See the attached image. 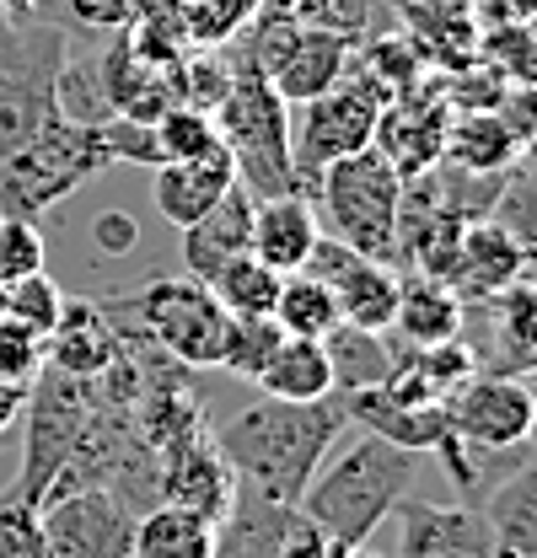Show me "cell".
<instances>
[{
    "mask_svg": "<svg viewBox=\"0 0 537 558\" xmlns=\"http://www.w3.org/2000/svg\"><path fill=\"white\" fill-rule=\"evenodd\" d=\"M329 360H334V387L360 392V387H382L393 376V344H382V333L371 328H349L338 323L334 333L323 339Z\"/></svg>",
    "mask_w": 537,
    "mask_h": 558,
    "instance_id": "cell-29",
    "label": "cell"
},
{
    "mask_svg": "<svg viewBox=\"0 0 537 558\" xmlns=\"http://www.w3.org/2000/svg\"><path fill=\"white\" fill-rule=\"evenodd\" d=\"M463 323H468L463 295H457L446 279L414 275L408 284H398V312H393V328H398V339H408L414 349L463 339Z\"/></svg>",
    "mask_w": 537,
    "mask_h": 558,
    "instance_id": "cell-25",
    "label": "cell"
},
{
    "mask_svg": "<svg viewBox=\"0 0 537 558\" xmlns=\"http://www.w3.org/2000/svg\"><path fill=\"white\" fill-rule=\"evenodd\" d=\"M44 515V558H130L134 510L103 484L60 488L38 505Z\"/></svg>",
    "mask_w": 537,
    "mask_h": 558,
    "instance_id": "cell-10",
    "label": "cell"
},
{
    "mask_svg": "<svg viewBox=\"0 0 537 558\" xmlns=\"http://www.w3.org/2000/svg\"><path fill=\"white\" fill-rule=\"evenodd\" d=\"M156 145H162V161H183V156H204L220 145L215 130V113H200L189 102H172L162 119H156Z\"/></svg>",
    "mask_w": 537,
    "mask_h": 558,
    "instance_id": "cell-33",
    "label": "cell"
},
{
    "mask_svg": "<svg viewBox=\"0 0 537 558\" xmlns=\"http://www.w3.org/2000/svg\"><path fill=\"white\" fill-rule=\"evenodd\" d=\"M500 5H505L516 22H533V16H537V0H500Z\"/></svg>",
    "mask_w": 537,
    "mask_h": 558,
    "instance_id": "cell-43",
    "label": "cell"
},
{
    "mask_svg": "<svg viewBox=\"0 0 537 558\" xmlns=\"http://www.w3.org/2000/svg\"><path fill=\"white\" fill-rule=\"evenodd\" d=\"M92 247H97L103 258H130L134 247H140L134 215H124V209H103V215L92 220Z\"/></svg>",
    "mask_w": 537,
    "mask_h": 558,
    "instance_id": "cell-39",
    "label": "cell"
},
{
    "mask_svg": "<svg viewBox=\"0 0 537 558\" xmlns=\"http://www.w3.org/2000/svg\"><path fill=\"white\" fill-rule=\"evenodd\" d=\"M494 543L511 558H537V446L489 488V499L478 505Z\"/></svg>",
    "mask_w": 537,
    "mask_h": 558,
    "instance_id": "cell-24",
    "label": "cell"
},
{
    "mask_svg": "<svg viewBox=\"0 0 537 558\" xmlns=\"http://www.w3.org/2000/svg\"><path fill=\"white\" fill-rule=\"evenodd\" d=\"M516 150H522V145L494 119V108L457 113V130L441 135V156H452L457 172H505V167L516 161Z\"/></svg>",
    "mask_w": 537,
    "mask_h": 558,
    "instance_id": "cell-28",
    "label": "cell"
},
{
    "mask_svg": "<svg viewBox=\"0 0 537 558\" xmlns=\"http://www.w3.org/2000/svg\"><path fill=\"white\" fill-rule=\"evenodd\" d=\"M60 306H65V295H60V284L44 275V269L38 275H22V279H5V290H0V317H16V323H27L38 333L55 328Z\"/></svg>",
    "mask_w": 537,
    "mask_h": 558,
    "instance_id": "cell-34",
    "label": "cell"
},
{
    "mask_svg": "<svg viewBox=\"0 0 537 558\" xmlns=\"http://www.w3.org/2000/svg\"><path fill=\"white\" fill-rule=\"evenodd\" d=\"M382 108H387V92L355 65V60H349V70H344L338 86L318 92L312 102H296V108H290V167H296V194L312 199L318 178H323L334 161L366 150V145L377 140Z\"/></svg>",
    "mask_w": 537,
    "mask_h": 558,
    "instance_id": "cell-6",
    "label": "cell"
},
{
    "mask_svg": "<svg viewBox=\"0 0 537 558\" xmlns=\"http://www.w3.org/2000/svg\"><path fill=\"white\" fill-rule=\"evenodd\" d=\"M22 403H27V387H5V381H0V435H5V429H16Z\"/></svg>",
    "mask_w": 537,
    "mask_h": 558,
    "instance_id": "cell-42",
    "label": "cell"
},
{
    "mask_svg": "<svg viewBox=\"0 0 537 558\" xmlns=\"http://www.w3.org/2000/svg\"><path fill=\"white\" fill-rule=\"evenodd\" d=\"M419 473V451H403L382 435H355L349 446H334L312 484L301 488L296 510L344 548L371 543V532L408 499V484Z\"/></svg>",
    "mask_w": 537,
    "mask_h": 558,
    "instance_id": "cell-2",
    "label": "cell"
},
{
    "mask_svg": "<svg viewBox=\"0 0 537 558\" xmlns=\"http://www.w3.org/2000/svg\"><path fill=\"white\" fill-rule=\"evenodd\" d=\"M130 558H215V521L156 499L145 515H134V554Z\"/></svg>",
    "mask_w": 537,
    "mask_h": 558,
    "instance_id": "cell-27",
    "label": "cell"
},
{
    "mask_svg": "<svg viewBox=\"0 0 537 558\" xmlns=\"http://www.w3.org/2000/svg\"><path fill=\"white\" fill-rule=\"evenodd\" d=\"M318 236H323V220L307 194L253 199V258H264L274 275H301Z\"/></svg>",
    "mask_w": 537,
    "mask_h": 558,
    "instance_id": "cell-19",
    "label": "cell"
},
{
    "mask_svg": "<svg viewBox=\"0 0 537 558\" xmlns=\"http://www.w3.org/2000/svg\"><path fill=\"white\" fill-rule=\"evenodd\" d=\"M44 365L65 371L75 381H97L119 365V339L108 328V317L92 306V301H65L55 328H49V344H44Z\"/></svg>",
    "mask_w": 537,
    "mask_h": 558,
    "instance_id": "cell-21",
    "label": "cell"
},
{
    "mask_svg": "<svg viewBox=\"0 0 537 558\" xmlns=\"http://www.w3.org/2000/svg\"><path fill=\"white\" fill-rule=\"evenodd\" d=\"M484 323H489V349L473 354V371H494V376H527L537 365V279L522 275L505 284L500 295L478 301Z\"/></svg>",
    "mask_w": 537,
    "mask_h": 558,
    "instance_id": "cell-16",
    "label": "cell"
},
{
    "mask_svg": "<svg viewBox=\"0 0 537 558\" xmlns=\"http://www.w3.org/2000/svg\"><path fill=\"white\" fill-rule=\"evenodd\" d=\"M355 60V44L338 38V33H323V27H307L290 38V49L279 54V65L268 70V86L296 108V102H312L318 92H329L344 81V70Z\"/></svg>",
    "mask_w": 537,
    "mask_h": 558,
    "instance_id": "cell-22",
    "label": "cell"
},
{
    "mask_svg": "<svg viewBox=\"0 0 537 558\" xmlns=\"http://www.w3.org/2000/svg\"><path fill=\"white\" fill-rule=\"evenodd\" d=\"M97 414V398H92V381H75L65 371L44 365L27 387V403H22V424H27V440H22V473H16V494L44 505V494L55 488V478L70 468L86 424Z\"/></svg>",
    "mask_w": 537,
    "mask_h": 558,
    "instance_id": "cell-8",
    "label": "cell"
},
{
    "mask_svg": "<svg viewBox=\"0 0 537 558\" xmlns=\"http://www.w3.org/2000/svg\"><path fill=\"white\" fill-rule=\"evenodd\" d=\"M522 381H527V392H533V409H537V365L527 371V376H522Z\"/></svg>",
    "mask_w": 537,
    "mask_h": 558,
    "instance_id": "cell-46",
    "label": "cell"
},
{
    "mask_svg": "<svg viewBox=\"0 0 537 558\" xmlns=\"http://www.w3.org/2000/svg\"><path fill=\"white\" fill-rule=\"evenodd\" d=\"M279 279L264 258H253V253H242V258H231V264H220L215 275L204 279L210 284V295L231 312V317H274V301H279Z\"/></svg>",
    "mask_w": 537,
    "mask_h": 558,
    "instance_id": "cell-31",
    "label": "cell"
},
{
    "mask_svg": "<svg viewBox=\"0 0 537 558\" xmlns=\"http://www.w3.org/2000/svg\"><path fill=\"white\" fill-rule=\"evenodd\" d=\"M49 258V242L38 231V220H22V215H0V279H22L38 275Z\"/></svg>",
    "mask_w": 537,
    "mask_h": 558,
    "instance_id": "cell-37",
    "label": "cell"
},
{
    "mask_svg": "<svg viewBox=\"0 0 537 558\" xmlns=\"http://www.w3.org/2000/svg\"><path fill=\"white\" fill-rule=\"evenodd\" d=\"M312 205H318V215H329V236H338L344 247H355L366 258H382V264L398 258L403 178L377 145L334 161L318 178Z\"/></svg>",
    "mask_w": 537,
    "mask_h": 558,
    "instance_id": "cell-5",
    "label": "cell"
},
{
    "mask_svg": "<svg viewBox=\"0 0 537 558\" xmlns=\"http://www.w3.org/2000/svg\"><path fill=\"white\" fill-rule=\"evenodd\" d=\"M344 398H318V403H285V398H259L253 409L231 414L215 429V451L231 462L237 484L296 505L323 457L344 435Z\"/></svg>",
    "mask_w": 537,
    "mask_h": 558,
    "instance_id": "cell-1",
    "label": "cell"
},
{
    "mask_svg": "<svg viewBox=\"0 0 537 558\" xmlns=\"http://www.w3.org/2000/svg\"><path fill=\"white\" fill-rule=\"evenodd\" d=\"M307 275H318L338 301V317L349 328H371V333H393V312H398V284L393 264L366 258L355 247H344L338 236H318Z\"/></svg>",
    "mask_w": 537,
    "mask_h": 558,
    "instance_id": "cell-12",
    "label": "cell"
},
{
    "mask_svg": "<svg viewBox=\"0 0 537 558\" xmlns=\"http://www.w3.org/2000/svg\"><path fill=\"white\" fill-rule=\"evenodd\" d=\"M253 253V194L242 183H231L220 194V205L204 209L194 226H183V269L189 279H210L220 264Z\"/></svg>",
    "mask_w": 537,
    "mask_h": 558,
    "instance_id": "cell-20",
    "label": "cell"
},
{
    "mask_svg": "<svg viewBox=\"0 0 537 558\" xmlns=\"http://www.w3.org/2000/svg\"><path fill=\"white\" fill-rule=\"evenodd\" d=\"M329 548H334V543H329V537H323V532H318L301 510H296V521L285 526V537H279L274 558H329Z\"/></svg>",
    "mask_w": 537,
    "mask_h": 558,
    "instance_id": "cell-40",
    "label": "cell"
},
{
    "mask_svg": "<svg viewBox=\"0 0 537 558\" xmlns=\"http://www.w3.org/2000/svg\"><path fill=\"white\" fill-rule=\"evenodd\" d=\"M231 183H237V167H231L226 145H215V150H204V156L162 161L156 178H151V199H156V215H162L172 231H183V226L200 220L204 209L220 205V194H226Z\"/></svg>",
    "mask_w": 537,
    "mask_h": 558,
    "instance_id": "cell-17",
    "label": "cell"
},
{
    "mask_svg": "<svg viewBox=\"0 0 537 558\" xmlns=\"http://www.w3.org/2000/svg\"><path fill=\"white\" fill-rule=\"evenodd\" d=\"M264 387V398H285V403H318V398H334V360L323 339H296L285 333L279 349L268 354V365L253 376Z\"/></svg>",
    "mask_w": 537,
    "mask_h": 558,
    "instance_id": "cell-26",
    "label": "cell"
},
{
    "mask_svg": "<svg viewBox=\"0 0 537 558\" xmlns=\"http://www.w3.org/2000/svg\"><path fill=\"white\" fill-rule=\"evenodd\" d=\"M527 258H533V247L511 226H500V220H468L463 236H457V258H452L446 284L463 301H489V295H500L505 284H516V279L527 275Z\"/></svg>",
    "mask_w": 537,
    "mask_h": 558,
    "instance_id": "cell-14",
    "label": "cell"
},
{
    "mask_svg": "<svg viewBox=\"0 0 537 558\" xmlns=\"http://www.w3.org/2000/svg\"><path fill=\"white\" fill-rule=\"evenodd\" d=\"M274 323L285 328V333H296V339H329L338 323V301L334 290L323 284L318 275H285L279 279V301H274Z\"/></svg>",
    "mask_w": 537,
    "mask_h": 558,
    "instance_id": "cell-30",
    "label": "cell"
},
{
    "mask_svg": "<svg viewBox=\"0 0 537 558\" xmlns=\"http://www.w3.org/2000/svg\"><path fill=\"white\" fill-rule=\"evenodd\" d=\"M446 429L468 435L478 446H522L533 440L537 429V409L533 392L522 376H494V371H468L446 398Z\"/></svg>",
    "mask_w": 537,
    "mask_h": 558,
    "instance_id": "cell-11",
    "label": "cell"
},
{
    "mask_svg": "<svg viewBox=\"0 0 537 558\" xmlns=\"http://www.w3.org/2000/svg\"><path fill=\"white\" fill-rule=\"evenodd\" d=\"M44 344H49V333H38L16 317H0V381L33 387V376L44 371Z\"/></svg>",
    "mask_w": 537,
    "mask_h": 558,
    "instance_id": "cell-35",
    "label": "cell"
},
{
    "mask_svg": "<svg viewBox=\"0 0 537 558\" xmlns=\"http://www.w3.org/2000/svg\"><path fill=\"white\" fill-rule=\"evenodd\" d=\"M237 70V65H231ZM220 145L237 167V183L253 199L296 194V167H290V102L268 86L259 70H237L231 92L215 108Z\"/></svg>",
    "mask_w": 537,
    "mask_h": 558,
    "instance_id": "cell-4",
    "label": "cell"
},
{
    "mask_svg": "<svg viewBox=\"0 0 537 558\" xmlns=\"http://www.w3.org/2000/svg\"><path fill=\"white\" fill-rule=\"evenodd\" d=\"M344 418H355L366 435H382L403 451H435V440L446 435V409L435 398H408L398 387H360L344 392Z\"/></svg>",
    "mask_w": 537,
    "mask_h": 558,
    "instance_id": "cell-15",
    "label": "cell"
},
{
    "mask_svg": "<svg viewBox=\"0 0 537 558\" xmlns=\"http://www.w3.org/2000/svg\"><path fill=\"white\" fill-rule=\"evenodd\" d=\"M329 558H377V554H371L366 543H360V548H344V543H334V548H329Z\"/></svg>",
    "mask_w": 537,
    "mask_h": 558,
    "instance_id": "cell-44",
    "label": "cell"
},
{
    "mask_svg": "<svg viewBox=\"0 0 537 558\" xmlns=\"http://www.w3.org/2000/svg\"><path fill=\"white\" fill-rule=\"evenodd\" d=\"M398 558H511L484 510L473 505H419L398 499Z\"/></svg>",
    "mask_w": 537,
    "mask_h": 558,
    "instance_id": "cell-13",
    "label": "cell"
},
{
    "mask_svg": "<svg viewBox=\"0 0 537 558\" xmlns=\"http://www.w3.org/2000/svg\"><path fill=\"white\" fill-rule=\"evenodd\" d=\"M65 5L92 27H124L134 11V0H65Z\"/></svg>",
    "mask_w": 537,
    "mask_h": 558,
    "instance_id": "cell-41",
    "label": "cell"
},
{
    "mask_svg": "<svg viewBox=\"0 0 537 558\" xmlns=\"http://www.w3.org/2000/svg\"><path fill=\"white\" fill-rule=\"evenodd\" d=\"M65 60V33L55 22H38V11H0V161L60 113L55 86Z\"/></svg>",
    "mask_w": 537,
    "mask_h": 558,
    "instance_id": "cell-7",
    "label": "cell"
},
{
    "mask_svg": "<svg viewBox=\"0 0 537 558\" xmlns=\"http://www.w3.org/2000/svg\"><path fill=\"white\" fill-rule=\"evenodd\" d=\"M0 11H11V16H27V11H38V0H0Z\"/></svg>",
    "mask_w": 537,
    "mask_h": 558,
    "instance_id": "cell-45",
    "label": "cell"
},
{
    "mask_svg": "<svg viewBox=\"0 0 537 558\" xmlns=\"http://www.w3.org/2000/svg\"><path fill=\"white\" fill-rule=\"evenodd\" d=\"M527 275H533V279H537V247H533V258H527Z\"/></svg>",
    "mask_w": 537,
    "mask_h": 558,
    "instance_id": "cell-47",
    "label": "cell"
},
{
    "mask_svg": "<svg viewBox=\"0 0 537 558\" xmlns=\"http://www.w3.org/2000/svg\"><path fill=\"white\" fill-rule=\"evenodd\" d=\"M279 339H285V328H279L274 317H231L226 349H220V371L253 381V376L268 365V354L279 349Z\"/></svg>",
    "mask_w": 537,
    "mask_h": 558,
    "instance_id": "cell-32",
    "label": "cell"
},
{
    "mask_svg": "<svg viewBox=\"0 0 537 558\" xmlns=\"http://www.w3.org/2000/svg\"><path fill=\"white\" fill-rule=\"evenodd\" d=\"M408 27V38L441 60V65H468L478 54V5L473 0H393Z\"/></svg>",
    "mask_w": 537,
    "mask_h": 558,
    "instance_id": "cell-23",
    "label": "cell"
},
{
    "mask_svg": "<svg viewBox=\"0 0 537 558\" xmlns=\"http://www.w3.org/2000/svg\"><path fill=\"white\" fill-rule=\"evenodd\" d=\"M114 161L103 150L97 124H75L65 113H55L0 161V215L38 220L44 209L65 205L81 183H92Z\"/></svg>",
    "mask_w": 537,
    "mask_h": 558,
    "instance_id": "cell-3",
    "label": "cell"
},
{
    "mask_svg": "<svg viewBox=\"0 0 537 558\" xmlns=\"http://www.w3.org/2000/svg\"><path fill=\"white\" fill-rule=\"evenodd\" d=\"M0 558H44V515L16 488H0Z\"/></svg>",
    "mask_w": 537,
    "mask_h": 558,
    "instance_id": "cell-36",
    "label": "cell"
},
{
    "mask_svg": "<svg viewBox=\"0 0 537 558\" xmlns=\"http://www.w3.org/2000/svg\"><path fill=\"white\" fill-rule=\"evenodd\" d=\"M237 473L231 462L215 451V440H183L172 457H167V473L156 478V499H172V505H189L210 515L215 526L226 521L231 499H237Z\"/></svg>",
    "mask_w": 537,
    "mask_h": 558,
    "instance_id": "cell-18",
    "label": "cell"
},
{
    "mask_svg": "<svg viewBox=\"0 0 537 558\" xmlns=\"http://www.w3.org/2000/svg\"><path fill=\"white\" fill-rule=\"evenodd\" d=\"M134 317H140V333L162 349L167 360L194 365V371L220 365L231 312L210 295V284H200V279H178V275L151 279V284L134 295Z\"/></svg>",
    "mask_w": 537,
    "mask_h": 558,
    "instance_id": "cell-9",
    "label": "cell"
},
{
    "mask_svg": "<svg viewBox=\"0 0 537 558\" xmlns=\"http://www.w3.org/2000/svg\"><path fill=\"white\" fill-rule=\"evenodd\" d=\"M296 16L307 27H323V33H338V38L360 44V33L371 22V0H296Z\"/></svg>",
    "mask_w": 537,
    "mask_h": 558,
    "instance_id": "cell-38",
    "label": "cell"
}]
</instances>
